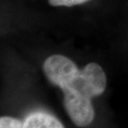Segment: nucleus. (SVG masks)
<instances>
[{"instance_id": "1", "label": "nucleus", "mask_w": 128, "mask_h": 128, "mask_svg": "<svg viewBox=\"0 0 128 128\" xmlns=\"http://www.w3.org/2000/svg\"><path fill=\"white\" fill-rule=\"evenodd\" d=\"M46 79L64 93V106L70 120L79 127H86L95 118L92 99L106 88L104 70L97 63H88L82 69L72 60L61 54L48 57L43 64Z\"/></svg>"}, {"instance_id": "2", "label": "nucleus", "mask_w": 128, "mask_h": 128, "mask_svg": "<svg viewBox=\"0 0 128 128\" xmlns=\"http://www.w3.org/2000/svg\"><path fill=\"white\" fill-rule=\"evenodd\" d=\"M22 128H64V126L54 115L43 110H35L25 117Z\"/></svg>"}, {"instance_id": "3", "label": "nucleus", "mask_w": 128, "mask_h": 128, "mask_svg": "<svg viewBox=\"0 0 128 128\" xmlns=\"http://www.w3.org/2000/svg\"><path fill=\"white\" fill-rule=\"evenodd\" d=\"M0 128H22V122L14 117H0Z\"/></svg>"}, {"instance_id": "4", "label": "nucleus", "mask_w": 128, "mask_h": 128, "mask_svg": "<svg viewBox=\"0 0 128 128\" xmlns=\"http://www.w3.org/2000/svg\"><path fill=\"white\" fill-rule=\"evenodd\" d=\"M87 1L89 0H48V3L53 7H73L84 4Z\"/></svg>"}]
</instances>
